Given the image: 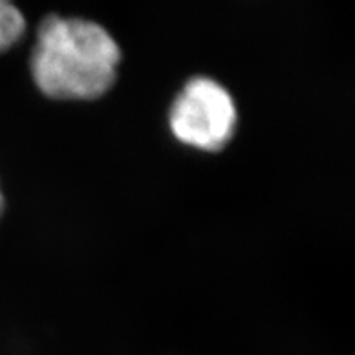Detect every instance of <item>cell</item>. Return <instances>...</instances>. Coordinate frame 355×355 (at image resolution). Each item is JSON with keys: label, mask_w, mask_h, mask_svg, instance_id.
<instances>
[{"label": "cell", "mask_w": 355, "mask_h": 355, "mask_svg": "<svg viewBox=\"0 0 355 355\" xmlns=\"http://www.w3.org/2000/svg\"><path fill=\"white\" fill-rule=\"evenodd\" d=\"M26 21L21 10L7 0H0V53L10 50L24 38Z\"/></svg>", "instance_id": "3957f363"}, {"label": "cell", "mask_w": 355, "mask_h": 355, "mask_svg": "<svg viewBox=\"0 0 355 355\" xmlns=\"http://www.w3.org/2000/svg\"><path fill=\"white\" fill-rule=\"evenodd\" d=\"M3 207H6V196H3V191H2V184H0V216H2Z\"/></svg>", "instance_id": "277c9868"}, {"label": "cell", "mask_w": 355, "mask_h": 355, "mask_svg": "<svg viewBox=\"0 0 355 355\" xmlns=\"http://www.w3.org/2000/svg\"><path fill=\"white\" fill-rule=\"evenodd\" d=\"M168 125L180 144L199 152H220L237 132V104L224 84L199 74L178 91L168 110Z\"/></svg>", "instance_id": "7a4b0ae2"}, {"label": "cell", "mask_w": 355, "mask_h": 355, "mask_svg": "<svg viewBox=\"0 0 355 355\" xmlns=\"http://www.w3.org/2000/svg\"><path fill=\"white\" fill-rule=\"evenodd\" d=\"M122 51L105 26L81 17H44L37 28L30 74L55 101H94L112 89Z\"/></svg>", "instance_id": "6da1fadb"}]
</instances>
